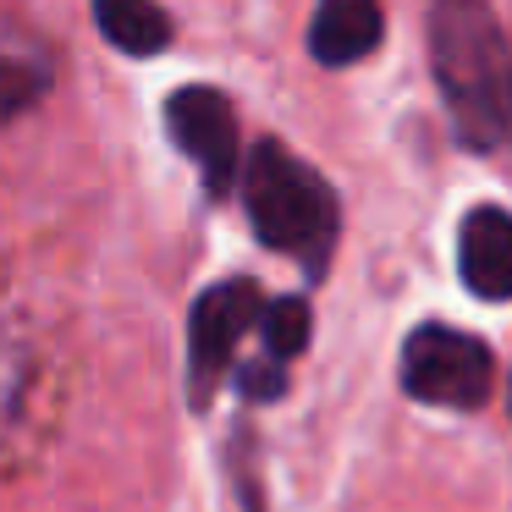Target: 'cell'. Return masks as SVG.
<instances>
[{
  "label": "cell",
  "mask_w": 512,
  "mask_h": 512,
  "mask_svg": "<svg viewBox=\"0 0 512 512\" xmlns=\"http://www.w3.org/2000/svg\"><path fill=\"white\" fill-rule=\"evenodd\" d=\"M430 72L468 149H496L512 116V50L485 0L430 6Z\"/></svg>",
  "instance_id": "cell-1"
},
{
  "label": "cell",
  "mask_w": 512,
  "mask_h": 512,
  "mask_svg": "<svg viewBox=\"0 0 512 512\" xmlns=\"http://www.w3.org/2000/svg\"><path fill=\"white\" fill-rule=\"evenodd\" d=\"M243 204H248V226L259 232V243L298 259L309 276H325L342 210H336V188L320 171L303 166L287 144L265 138L243 166Z\"/></svg>",
  "instance_id": "cell-2"
},
{
  "label": "cell",
  "mask_w": 512,
  "mask_h": 512,
  "mask_svg": "<svg viewBox=\"0 0 512 512\" xmlns=\"http://www.w3.org/2000/svg\"><path fill=\"white\" fill-rule=\"evenodd\" d=\"M402 391L435 408H485L496 391V358L457 325H419L402 347Z\"/></svg>",
  "instance_id": "cell-3"
},
{
  "label": "cell",
  "mask_w": 512,
  "mask_h": 512,
  "mask_svg": "<svg viewBox=\"0 0 512 512\" xmlns=\"http://www.w3.org/2000/svg\"><path fill=\"white\" fill-rule=\"evenodd\" d=\"M265 298L248 276L237 281H215L210 292H199L188 314V380H193V402H210V391L221 386L226 364H232L237 342L259 325Z\"/></svg>",
  "instance_id": "cell-4"
},
{
  "label": "cell",
  "mask_w": 512,
  "mask_h": 512,
  "mask_svg": "<svg viewBox=\"0 0 512 512\" xmlns=\"http://www.w3.org/2000/svg\"><path fill=\"white\" fill-rule=\"evenodd\" d=\"M166 133L193 166L204 171V193L221 199L237 182V111L221 89H204V83H188L166 100Z\"/></svg>",
  "instance_id": "cell-5"
},
{
  "label": "cell",
  "mask_w": 512,
  "mask_h": 512,
  "mask_svg": "<svg viewBox=\"0 0 512 512\" xmlns=\"http://www.w3.org/2000/svg\"><path fill=\"white\" fill-rule=\"evenodd\" d=\"M457 270L474 298L507 303L512 298V215L496 204H479L457 226Z\"/></svg>",
  "instance_id": "cell-6"
},
{
  "label": "cell",
  "mask_w": 512,
  "mask_h": 512,
  "mask_svg": "<svg viewBox=\"0 0 512 512\" xmlns=\"http://www.w3.org/2000/svg\"><path fill=\"white\" fill-rule=\"evenodd\" d=\"M56 83V67H50V50L28 34L23 23L0 12V127L28 116Z\"/></svg>",
  "instance_id": "cell-7"
},
{
  "label": "cell",
  "mask_w": 512,
  "mask_h": 512,
  "mask_svg": "<svg viewBox=\"0 0 512 512\" xmlns=\"http://www.w3.org/2000/svg\"><path fill=\"white\" fill-rule=\"evenodd\" d=\"M380 0H320V12L309 23V56L320 67H353L380 45Z\"/></svg>",
  "instance_id": "cell-8"
},
{
  "label": "cell",
  "mask_w": 512,
  "mask_h": 512,
  "mask_svg": "<svg viewBox=\"0 0 512 512\" xmlns=\"http://www.w3.org/2000/svg\"><path fill=\"white\" fill-rule=\"evenodd\" d=\"M94 23H100L105 45L122 56H160L171 45V12L155 0H94Z\"/></svg>",
  "instance_id": "cell-9"
},
{
  "label": "cell",
  "mask_w": 512,
  "mask_h": 512,
  "mask_svg": "<svg viewBox=\"0 0 512 512\" xmlns=\"http://www.w3.org/2000/svg\"><path fill=\"white\" fill-rule=\"evenodd\" d=\"M259 336H265V353L276 358H298L303 347H309V303L303 298H276L265 303V314H259Z\"/></svg>",
  "instance_id": "cell-10"
},
{
  "label": "cell",
  "mask_w": 512,
  "mask_h": 512,
  "mask_svg": "<svg viewBox=\"0 0 512 512\" xmlns=\"http://www.w3.org/2000/svg\"><path fill=\"white\" fill-rule=\"evenodd\" d=\"M243 391H248V397H259V402H265V397H281V391H287V375H281L276 358H265V364H248V369H243Z\"/></svg>",
  "instance_id": "cell-11"
}]
</instances>
